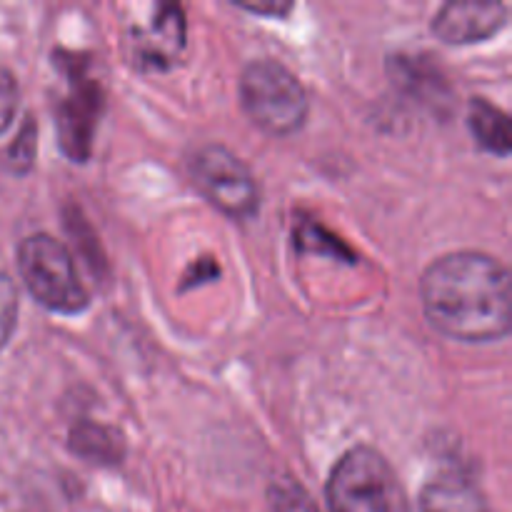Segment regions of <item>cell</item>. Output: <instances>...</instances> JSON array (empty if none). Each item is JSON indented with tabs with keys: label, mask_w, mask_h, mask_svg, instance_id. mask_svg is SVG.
<instances>
[{
	"label": "cell",
	"mask_w": 512,
	"mask_h": 512,
	"mask_svg": "<svg viewBox=\"0 0 512 512\" xmlns=\"http://www.w3.org/2000/svg\"><path fill=\"white\" fill-rule=\"evenodd\" d=\"M430 325L458 343H495L512 325L510 275L500 260L460 250L435 260L420 280Z\"/></svg>",
	"instance_id": "cell-1"
},
{
	"label": "cell",
	"mask_w": 512,
	"mask_h": 512,
	"mask_svg": "<svg viewBox=\"0 0 512 512\" xmlns=\"http://www.w3.org/2000/svg\"><path fill=\"white\" fill-rule=\"evenodd\" d=\"M333 512H410L408 493L388 460L368 445L348 450L328 480Z\"/></svg>",
	"instance_id": "cell-2"
},
{
	"label": "cell",
	"mask_w": 512,
	"mask_h": 512,
	"mask_svg": "<svg viewBox=\"0 0 512 512\" xmlns=\"http://www.w3.org/2000/svg\"><path fill=\"white\" fill-rule=\"evenodd\" d=\"M240 103L248 118L270 135H290L308 120L310 103L298 75L278 60H253L240 78Z\"/></svg>",
	"instance_id": "cell-3"
},
{
	"label": "cell",
	"mask_w": 512,
	"mask_h": 512,
	"mask_svg": "<svg viewBox=\"0 0 512 512\" xmlns=\"http://www.w3.org/2000/svg\"><path fill=\"white\" fill-rule=\"evenodd\" d=\"M18 270L25 288L43 308L60 315H78L90 298L78 278L73 255L53 235L35 233L18 248Z\"/></svg>",
	"instance_id": "cell-4"
},
{
	"label": "cell",
	"mask_w": 512,
	"mask_h": 512,
	"mask_svg": "<svg viewBox=\"0 0 512 512\" xmlns=\"http://www.w3.org/2000/svg\"><path fill=\"white\" fill-rule=\"evenodd\" d=\"M195 188L233 220H250L260 210V188L253 170L220 143L203 145L190 158Z\"/></svg>",
	"instance_id": "cell-5"
},
{
	"label": "cell",
	"mask_w": 512,
	"mask_h": 512,
	"mask_svg": "<svg viewBox=\"0 0 512 512\" xmlns=\"http://www.w3.org/2000/svg\"><path fill=\"white\" fill-rule=\"evenodd\" d=\"M508 5L490 0H460L438 10L433 33L448 45H470L493 38L508 23Z\"/></svg>",
	"instance_id": "cell-6"
},
{
	"label": "cell",
	"mask_w": 512,
	"mask_h": 512,
	"mask_svg": "<svg viewBox=\"0 0 512 512\" xmlns=\"http://www.w3.org/2000/svg\"><path fill=\"white\" fill-rule=\"evenodd\" d=\"M103 105L98 85L85 83L83 88H73L58 110L60 145L73 160H85L90 153V140L95 133V120Z\"/></svg>",
	"instance_id": "cell-7"
},
{
	"label": "cell",
	"mask_w": 512,
	"mask_h": 512,
	"mask_svg": "<svg viewBox=\"0 0 512 512\" xmlns=\"http://www.w3.org/2000/svg\"><path fill=\"white\" fill-rule=\"evenodd\" d=\"M420 512H490V508L470 480L445 475L425 485L420 493Z\"/></svg>",
	"instance_id": "cell-8"
},
{
	"label": "cell",
	"mask_w": 512,
	"mask_h": 512,
	"mask_svg": "<svg viewBox=\"0 0 512 512\" xmlns=\"http://www.w3.org/2000/svg\"><path fill=\"white\" fill-rule=\"evenodd\" d=\"M468 128L478 145L488 153L508 158L510 155V123L508 115L490 105L488 100L475 98L470 100L468 108Z\"/></svg>",
	"instance_id": "cell-9"
},
{
	"label": "cell",
	"mask_w": 512,
	"mask_h": 512,
	"mask_svg": "<svg viewBox=\"0 0 512 512\" xmlns=\"http://www.w3.org/2000/svg\"><path fill=\"white\" fill-rule=\"evenodd\" d=\"M70 450L88 460V463L113 465L123 460L125 440L118 430L85 423L70 433Z\"/></svg>",
	"instance_id": "cell-10"
},
{
	"label": "cell",
	"mask_w": 512,
	"mask_h": 512,
	"mask_svg": "<svg viewBox=\"0 0 512 512\" xmlns=\"http://www.w3.org/2000/svg\"><path fill=\"white\" fill-rule=\"evenodd\" d=\"M270 508L275 512H320L303 485L295 480H278L270 485Z\"/></svg>",
	"instance_id": "cell-11"
},
{
	"label": "cell",
	"mask_w": 512,
	"mask_h": 512,
	"mask_svg": "<svg viewBox=\"0 0 512 512\" xmlns=\"http://www.w3.org/2000/svg\"><path fill=\"white\" fill-rule=\"evenodd\" d=\"M15 320H18V288L10 275L0 273V353L13 335Z\"/></svg>",
	"instance_id": "cell-12"
},
{
	"label": "cell",
	"mask_w": 512,
	"mask_h": 512,
	"mask_svg": "<svg viewBox=\"0 0 512 512\" xmlns=\"http://www.w3.org/2000/svg\"><path fill=\"white\" fill-rule=\"evenodd\" d=\"M33 158H35V123L33 118H28V123L20 128L18 138H15V143L10 145L8 150L10 168H13L15 173H25V170H30V165H33Z\"/></svg>",
	"instance_id": "cell-13"
},
{
	"label": "cell",
	"mask_w": 512,
	"mask_h": 512,
	"mask_svg": "<svg viewBox=\"0 0 512 512\" xmlns=\"http://www.w3.org/2000/svg\"><path fill=\"white\" fill-rule=\"evenodd\" d=\"M18 110V83L8 70L0 68V135L13 125Z\"/></svg>",
	"instance_id": "cell-14"
},
{
	"label": "cell",
	"mask_w": 512,
	"mask_h": 512,
	"mask_svg": "<svg viewBox=\"0 0 512 512\" xmlns=\"http://www.w3.org/2000/svg\"><path fill=\"white\" fill-rule=\"evenodd\" d=\"M238 8L248 10V13H263V15H288L290 13V3H238Z\"/></svg>",
	"instance_id": "cell-15"
}]
</instances>
